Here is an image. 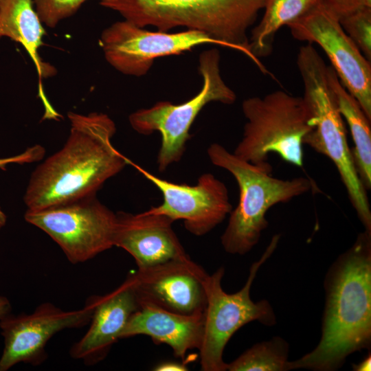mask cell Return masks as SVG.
I'll use <instances>...</instances> for the list:
<instances>
[{"label":"cell","instance_id":"14","mask_svg":"<svg viewBox=\"0 0 371 371\" xmlns=\"http://www.w3.org/2000/svg\"><path fill=\"white\" fill-rule=\"evenodd\" d=\"M209 274L189 256L131 272L130 280L139 302L183 315L203 313Z\"/></svg>","mask_w":371,"mask_h":371},{"label":"cell","instance_id":"7","mask_svg":"<svg viewBox=\"0 0 371 371\" xmlns=\"http://www.w3.org/2000/svg\"><path fill=\"white\" fill-rule=\"evenodd\" d=\"M220 60V53L216 49L205 50L200 54L199 71L203 86L189 100L179 104L160 101L129 115V123L138 133L149 135L155 131L160 133L161 143L157 157L160 172L180 161L190 138L191 126L206 104L212 102L231 104L236 101V93L222 78Z\"/></svg>","mask_w":371,"mask_h":371},{"label":"cell","instance_id":"4","mask_svg":"<svg viewBox=\"0 0 371 371\" xmlns=\"http://www.w3.org/2000/svg\"><path fill=\"white\" fill-rule=\"evenodd\" d=\"M297 66L303 82L302 98L310 126L304 138V144L333 161L359 219L365 230L371 231V210L367 190L357 172L343 117L328 80V66L311 43L300 48Z\"/></svg>","mask_w":371,"mask_h":371},{"label":"cell","instance_id":"11","mask_svg":"<svg viewBox=\"0 0 371 371\" xmlns=\"http://www.w3.org/2000/svg\"><path fill=\"white\" fill-rule=\"evenodd\" d=\"M100 43L105 59L113 67L137 77L146 74L157 58L181 54L203 44L218 45L198 31L152 32L126 20L104 29Z\"/></svg>","mask_w":371,"mask_h":371},{"label":"cell","instance_id":"28","mask_svg":"<svg viewBox=\"0 0 371 371\" xmlns=\"http://www.w3.org/2000/svg\"><path fill=\"white\" fill-rule=\"evenodd\" d=\"M352 368L355 371H367L371 369V356L369 354L363 361L358 364H353Z\"/></svg>","mask_w":371,"mask_h":371},{"label":"cell","instance_id":"3","mask_svg":"<svg viewBox=\"0 0 371 371\" xmlns=\"http://www.w3.org/2000/svg\"><path fill=\"white\" fill-rule=\"evenodd\" d=\"M99 1L139 27L152 25L162 32L183 27L204 33L218 45L242 52L262 74H270L251 53L247 36L267 0Z\"/></svg>","mask_w":371,"mask_h":371},{"label":"cell","instance_id":"9","mask_svg":"<svg viewBox=\"0 0 371 371\" xmlns=\"http://www.w3.org/2000/svg\"><path fill=\"white\" fill-rule=\"evenodd\" d=\"M25 220L48 234L73 264L85 262L113 247L116 214L92 196L38 210Z\"/></svg>","mask_w":371,"mask_h":371},{"label":"cell","instance_id":"6","mask_svg":"<svg viewBox=\"0 0 371 371\" xmlns=\"http://www.w3.org/2000/svg\"><path fill=\"white\" fill-rule=\"evenodd\" d=\"M242 110L247 119L242 139L234 154L260 166H271L273 153L297 167L304 164V138L310 130L302 97L277 90L265 96L245 100Z\"/></svg>","mask_w":371,"mask_h":371},{"label":"cell","instance_id":"22","mask_svg":"<svg viewBox=\"0 0 371 371\" xmlns=\"http://www.w3.org/2000/svg\"><path fill=\"white\" fill-rule=\"evenodd\" d=\"M339 23L363 55L371 60V8H362L339 18Z\"/></svg>","mask_w":371,"mask_h":371},{"label":"cell","instance_id":"21","mask_svg":"<svg viewBox=\"0 0 371 371\" xmlns=\"http://www.w3.org/2000/svg\"><path fill=\"white\" fill-rule=\"evenodd\" d=\"M289 346L285 340L276 337L258 343L229 363V371H286Z\"/></svg>","mask_w":371,"mask_h":371},{"label":"cell","instance_id":"23","mask_svg":"<svg viewBox=\"0 0 371 371\" xmlns=\"http://www.w3.org/2000/svg\"><path fill=\"white\" fill-rule=\"evenodd\" d=\"M87 0H33L34 8L42 22L49 27L76 12Z\"/></svg>","mask_w":371,"mask_h":371},{"label":"cell","instance_id":"13","mask_svg":"<svg viewBox=\"0 0 371 371\" xmlns=\"http://www.w3.org/2000/svg\"><path fill=\"white\" fill-rule=\"evenodd\" d=\"M161 192L162 203L145 211L166 216L173 221L182 220L191 234L203 236L223 222L232 205L223 182L211 173L201 175L194 186L173 183L133 164Z\"/></svg>","mask_w":371,"mask_h":371},{"label":"cell","instance_id":"2","mask_svg":"<svg viewBox=\"0 0 371 371\" xmlns=\"http://www.w3.org/2000/svg\"><path fill=\"white\" fill-rule=\"evenodd\" d=\"M326 303L317 346L289 361V369L334 371L350 354L371 344V232L360 233L329 269Z\"/></svg>","mask_w":371,"mask_h":371},{"label":"cell","instance_id":"27","mask_svg":"<svg viewBox=\"0 0 371 371\" xmlns=\"http://www.w3.org/2000/svg\"><path fill=\"white\" fill-rule=\"evenodd\" d=\"M12 306L9 300L0 295V323L1 321L11 313Z\"/></svg>","mask_w":371,"mask_h":371},{"label":"cell","instance_id":"17","mask_svg":"<svg viewBox=\"0 0 371 371\" xmlns=\"http://www.w3.org/2000/svg\"><path fill=\"white\" fill-rule=\"evenodd\" d=\"M204 313L183 315L140 302L125 326L120 339L150 337L156 344L169 346L174 355L186 363L189 350H199L203 337Z\"/></svg>","mask_w":371,"mask_h":371},{"label":"cell","instance_id":"20","mask_svg":"<svg viewBox=\"0 0 371 371\" xmlns=\"http://www.w3.org/2000/svg\"><path fill=\"white\" fill-rule=\"evenodd\" d=\"M319 1L267 0L264 14L249 38V48L254 56L258 59L269 56L279 29L303 16Z\"/></svg>","mask_w":371,"mask_h":371},{"label":"cell","instance_id":"18","mask_svg":"<svg viewBox=\"0 0 371 371\" xmlns=\"http://www.w3.org/2000/svg\"><path fill=\"white\" fill-rule=\"evenodd\" d=\"M42 24L33 0H0V38L8 37L26 49L40 79L56 74V69L38 54L45 34Z\"/></svg>","mask_w":371,"mask_h":371},{"label":"cell","instance_id":"1","mask_svg":"<svg viewBox=\"0 0 371 371\" xmlns=\"http://www.w3.org/2000/svg\"><path fill=\"white\" fill-rule=\"evenodd\" d=\"M70 132L62 148L32 173L24 195L27 210H38L95 196L131 161L112 144L113 120L102 113H68Z\"/></svg>","mask_w":371,"mask_h":371},{"label":"cell","instance_id":"26","mask_svg":"<svg viewBox=\"0 0 371 371\" xmlns=\"http://www.w3.org/2000/svg\"><path fill=\"white\" fill-rule=\"evenodd\" d=\"M186 363L177 361H164L157 364L153 370L155 371H185L188 370Z\"/></svg>","mask_w":371,"mask_h":371},{"label":"cell","instance_id":"29","mask_svg":"<svg viewBox=\"0 0 371 371\" xmlns=\"http://www.w3.org/2000/svg\"><path fill=\"white\" fill-rule=\"evenodd\" d=\"M6 222V216L3 213V212L1 210L0 207V229L2 228Z\"/></svg>","mask_w":371,"mask_h":371},{"label":"cell","instance_id":"16","mask_svg":"<svg viewBox=\"0 0 371 371\" xmlns=\"http://www.w3.org/2000/svg\"><path fill=\"white\" fill-rule=\"evenodd\" d=\"M93 311L86 333L71 348V357L87 366L102 361L120 339L128 319L139 306L128 278L117 289L104 295L91 296Z\"/></svg>","mask_w":371,"mask_h":371},{"label":"cell","instance_id":"8","mask_svg":"<svg viewBox=\"0 0 371 371\" xmlns=\"http://www.w3.org/2000/svg\"><path fill=\"white\" fill-rule=\"evenodd\" d=\"M280 235L273 236L261 258L254 262L244 286L234 293H227L221 286L225 269L220 267L208 275L205 282L207 302L204 311V329L199 348L200 365L203 371H225L223 359L225 347L232 335L242 326L252 321L267 326L276 324V316L267 300L254 302L250 289L260 266L276 249Z\"/></svg>","mask_w":371,"mask_h":371},{"label":"cell","instance_id":"12","mask_svg":"<svg viewBox=\"0 0 371 371\" xmlns=\"http://www.w3.org/2000/svg\"><path fill=\"white\" fill-rule=\"evenodd\" d=\"M93 311L91 296L80 309L64 311L50 302L38 305L30 314L10 313L0 323L4 348L0 357V371L28 363L38 366L47 358L49 339L65 329L81 328L89 324Z\"/></svg>","mask_w":371,"mask_h":371},{"label":"cell","instance_id":"25","mask_svg":"<svg viewBox=\"0 0 371 371\" xmlns=\"http://www.w3.org/2000/svg\"><path fill=\"white\" fill-rule=\"evenodd\" d=\"M45 150L41 146L28 148L24 153L8 158L0 159V168L5 170V166L11 163L25 164L37 161L42 159Z\"/></svg>","mask_w":371,"mask_h":371},{"label":"cell","instance_id":"10","mask_svg":"<svg viewBox=\"0 0 371 371\" xmlns=\"http://www.w3.org/2000/svg\"><path fill=\"white\" fill-rule=\"evenodd\" d=\"M286 26L295 39L324 50L343 86L371 120L370 61L345 32L335 12L319 1Z\"/></svg>","mask_w":371,"mask_h":371},{"label":"cell","instance_id":"15","mask_svg":"<svg viewBox=\"0 0 371 371\" xmlns=\"http://www.w3.org/2000/svg\"><path fill=\"white\" fill-rule=\"evenodd\" d=\"M166 216L143 212L116 213L113 246L127 251L138 269L188 256Z\"/></svg>","mask_w":371,"mask_h":371},{"label":"cell","instance_id":"5","mask_svg":"<svg viewBox=\"0 0 371 371\" xmlns=\"http://www.w3.org/2000/svg\"><path fill=\"white\" fill-rule=\"evenodd\" d=\"M207 152L212 164L229 172L239 188L238 203L229 213L227 226L221 237L223 247L229 254L248 253L268 226L267 211L274 205L287 203L313 188L312 181L307 177H274L271 174V166L246 161L219 144H212Z\"/></svg>","mask_w":371,"mask_h":371},{"label":"cell","instance_id":"24","mask_svg":"<svg viewBox=\"0 0 371 371\" xmlns=\"http://www.w3.org/2000/svg\"><path fill=\"white\" fill-rule=\"evenodd\" d=\"M339 18L362 8H371V0H320Z\"/></svg>","mask_w":371,"mask_h":371},{"label":"cell","instance_id":"19","mask_svg":"<svg viewBox=\"0 0 371 371\" xmlns=\"http://www.w3.org/2000/svg\"><path fill=\"white\" fill-rule=\"evenodd\" d=\"M327 76L338 110L346 120L351 133L354 142L351 151L357 172L366 190L370 189L371 120L357 100L343 86L331 67H327Z\"/></svg>","mask_w":371,"mask_h":371}]
</instances>
